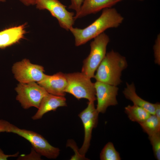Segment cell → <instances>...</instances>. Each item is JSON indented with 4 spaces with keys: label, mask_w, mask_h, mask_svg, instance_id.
I'll return each mask as SVG.
<instances>
[{
    "label": "cell",
    "mask_w": 160,
    "mask_h": 160,
    "mask_svg": "<svg viewBox=\"0 0 160 160\" xmlns=\"http://www.w3.org/2000/svg\"><path fill=\"white\" fill-rule=\"evenodd\" d=\"M67 82L65 92L68 93L78 100L85 98L89 101L96 100L94 83L90 78L82 73L65 74Z\"/></svg>",
    "instance_id": "5b68a950"
},
{
    "label": "cell",
    "mask_w": 160,
    "mask_h": 160,
    "mask_svg": "<svg viewBox=\"0 0 160 160\" xmlns=\"http://www.w3.org/2000/svg\"><path fill=\"white\" fill-rule=\"evenodd\" d=\"M152 145L154 156L158 160H160V132L148 136Z\"/></svg>",
    "instance_id": "d6986e66"
},
{
    "label": "cell",
    "mask_w": 160,
    "mask_h": 160,
    "mask_svg": "<svg viewBox=\"0 0 160 160\" xmlns=\"http://www.w3.org/2000/svg\"><path fill=\"white\" fill-rule=\"evenodd\" d=\"M124 109L125 112L129 119L139 124L145 121L151 115L143 108L134 104L127 105Z\"/></svg>",
    "instance_id": "2e32d148"
},
{
    "label": "cell",
    "mask_w": 160,
    "mask_h": 160,
    "mask_svg": "<svg viewBox=\"0 0 160 160\" xmlns=\"http://www.w3.org/2000/svg\"><path fill=\"white\" fill-rule=\"evenodd\" d=\"M138 0L139 1H143L144 0Z\"/></svg>",
    "instance_id": "83f0119b"
},
{
    "label": "cell",
    "mask_w": 160,
    "mask_h": 160,
    "mask_svg": "<svg viewBox=\"0 0 160 160\" xmlns=\"http://www.w3.org/2000/svg\"><path fill=\"white\" fill-rule=\"evenodd\" d=\"M25 25L10 28L0 31V48L15 44L23 38L25 33Z\"/></svg>",
    "instance_id": "5bb4252c"
},
{
    "label": "cell",
    "mask_w": 160,
    "mask_h": 160,
    "mask_svg": "<svg viewBox=\"0 0 160 160\" xmlns=\"http://www.w3.org/2000/svg\"><path fill=\"white\" fill-rule=\"evenodd\" d=\"M15 90L17 93L16 100L25 109L33 107L38 109L42 100L48 93L35 82L20 83Z\"/></svg>",
    "instance_id": "8992f818"
},
{
    "label": "cell",
    "mask_w": 160,
    "mask_h": 160,
    "mask_svg": "<svg viewBox=\"0 0 160 160\" xmlns=\"http://www.w3.org/2000/svg\"><path fill=\"white\" fill-rule=\"evenodd\" d=\"M2 132L12 133L24 138L31 143L36 152L48 159H55L60 154V149L52 145L41 135L20 129L7 121L0 119V133Z\"/></svg>",
    "instance_id": "3957f363"
},
{
    "label": "cell",
    "mask_w": 160,
    "mask_h": 160,
    "mask_svg": "<svg viewBox=\"0 0 160 160\" xmlns=\"http://www.w3.org/2000/svg\"><path fill=\"white\" fill-rule=\"evenodd\" d=\"M5 1V0H0V2H4Z\"/></svg>",
    "instance_id": "4316f807"
},
{
    "label": "cell",
    "mask_w": 160,
    "mask_h": 160,
    "mask_svg": "<svg viewBox=\"0 0 160 160\" xmlns=\"http://www.w3.org/2000/svg\"><path fill=\"white\" fill-rule=\"evenodd\" d=\"M37 83L49 94L63 97L65 95L67 82L65 74L62 72L51 76L46 75Z\"/></svg>",
    "instance_id": "8fae6325"
},
{
    "label": "cell",
    "mask_w": 160,
    "mask_h": 160,
    "mask_svg": "<svg viewBox=\"0 0 160 160\" xmlns=\"http://www.w3.org/2000/svg\"><path fill=\"white\" fill-rule=\"evenodd\" d=\"M41 155L36 152L33 148L30 154L25 155H22L18 158V160H41Z\"/></svg>",
    "instance_id": "7402d4cb"
},
{
    "label": "cell",
    "mask_w": 160,
    "mask_h": 160,
    "mask_svg": "<svg viewBox=\"0 0 160 160\" xmlns=\"http://www.w3.org/2000/svg\"><path fill=\"white\" fill-rule=\"evenodd\" d=\"M12 70L15 79L21 83L38 82L47 75L44 73V70L42 66L33 64L26 59L14 64Z\"/></svg>",
    "instance_id": "ba28073f"
},
{
    "label": "cell",
    "mask_w": 160,
    "mask_h": 160,
    "mask_svg": "<svg viewBox=\"0 0 160 160\" xmlns=\"http://www.w3.org/2000/svg\"><path fill=\"white\" fill-rule=\"evenodd\" d=\"M127 87L123 92L125 97L132 102L134 105L141 107L151 114H155V105L145 100L138 96L136 92L135 88L133 83L129 84L126 83Z\"/></svg>",
    "instance_id": "9a60e30c"
},
{
    "label": "cell",
    "mask_w": 160,
    "mask_h": 160,
    "mask_svg": "<svg viewBox=\"0 0 160 160\" xmlns=\"http://www.w3.org/2000/svg\"><path fill=\"white\" fill-rule=\"evenodd\" d=\"M160 35L159 34L156 40L155 44L153 46L154 55L156 63L160 64Z\"/></svg>",
    "instance_id": "44dd1931"
},
{
    "label": "cell",
    "mask_w": 160,
    "mask_h": 160,
    "mask_svg": "<svg viewBox=\"0 0 160 160\" xmlns=\"http://www.w3.org/2000/svg\"><path fill=\"white\" fill-rule=\"evenodd\" d=\"M94 102L89 101L87 108L78 116L83 123L84 129V139L79 152L85 156L90 145L92 131L97 126L99 113L95 108Z\"/></svg>",
    "instance_id": "9c48e42d"
},
{
    "label": "cell",
    "mask_w": 160,
    "mask_h": 160,
    "mask_svg": "<svg viewBox=\"0 0 160 160\" xmlns=\"http://www.w3.org/2000/svg\"><path fill=\"white\" fill-rule=\"evenodd\" d=\"M139 124L148 136L160 132V121L155 115L151 114L145 121Z\"/></svg>",
    "instance_id": "e0dca14e"
},
{
    "label": "cell",
    "mask_w": 160,
    "mask_h": 160,
    "mask_svg": "<svg viewBox=\"0 0 160 160\" xmlns=\"http://www.w3.org/2000/svg\"><path fill=\"white\" fill-rule=\"evenodd\" d=\"M101 160H120L119 153L116 150L113 143H108L104 146L100 154Z\"/></svg>",
    "instance_id": "ac0fdd59"
},
{
    "label": "cell",
    "mask_w": 160,
    "mask_h": 160,
    "mask_svg": "<svg viewBox=\"0 0 160 160\" xmlns=\"http://www.w3.org/2000/svg\"><path fill=\"white\" fill-rule=\"evenodd\" d=\"M67 145L71 147L74 150L75 154L71 156L70 160H88L85 157V156L81 155L79 152V149L76 145L75 142L73 140H68Z\"/></svg>",
    "instance_id": "ffe728a7"
},
{
    "label": "cell",
    "mask_w": 160,
    "mask_h": 160,
    "mask_svg": "<svg viewBox=\"0 0 160 160\" xmlns=\"http://www.w3.org/2000/svg\"><path fill=\"white\" fill-rule=\"evenodd\" d=\"M24 5L28 6L35 4L36 0H20Z\"/></svg>",
    "instance_id": "484cf974"
},
{
    "label": "cell",
    "mask_w": 160,
    "mask_h": 160,
    "mask_svg": "<svg viewBox=\"0 0 160 160\" xmlns=\"http://www.w3.org/2000/svg\"><path fill=\"white\" fill-rule=\"evenodd\" d=\"M35 5L39 9L48 10L63 28L69 31L73 27L75 20L74 12L68 11L58 0H36Z\"/></svg>",
    "instance_id": "52a82bcc"
},
{
    "label": "cell",
    "mask_w": 160,
    "mask_h": 160,
    "mask_svg": "<svg viewBox=\"0 0 160 160\" xmlns=\"http://www.w3.org/2000/svg\"><path fill=\"white\" fill-rule=\"evenodd\" d=\"M90 43V51L83 61L81 73L91 79L106 54L107 46L110 41L109 36L103 33L94 39Z\"/></svg>",
    "instance_id": "277c9868"
},
{
    "label": "cell",
    "mask_w": 160,
    "mask_h": 160,
    "mask_svg": "<svg viewBox=\"0 0 160 160\" xmlns=\"http://www.w3.org/2000/svg\"><path fill=\"white\" fill-rule=\"evenodd\" d=\"M123 0H84L79 12L76 14V19L95 13L104 9L111 8Z\"/></svg>",
    "instance_id": "4fadbf2b"
},
{
    "label": "cell",
    "mask_w": 160,
    "mask_h": 160,
    "mask_svg": "<svg viewBox=\"0 0 160 160\" xmlns=\"http://www.w3.org/2000/svg\"><path fill=\"white\" fill-rule=\"evenodd\" d=\"M98 113H105L108 107L118 104L116 96L118 88L117 86L96 81L94 83Z\"/></svg>",
    "instance_id": "30bf717a"
},
{
    "label": "cell",
    "mask_w": 160,
    "mask_h": 160,
    "mask_svg": "<svg viewBox=\"0 0 160 160\" xmlns=\"http://www.w3.org/2000/svg\"><path fill=\"white\" fill-rule=\"evenodd\" d=\"M19 152H17L13 154L7 155L5 154L2 150L0 148V160H7L8 158L16 157L18 156Z\"/></svg>",
    "instance_id": "cb8c5ba5"
},
{
    "label": "cell",
    "mask_w": 160,
    "mask_h": 160,
    "mask_svg": "<svg viewBox=\"0 0 160 160\" xmlns=\"http://www.w3.org/2000/svg\"><path fill=\"white\" fill-rule=\"evenodd\" d=\"M155 115L159 120L160 121V104L159 103H155Z\"/></svg>",
    "instance_id": "d4e9b609"
},
{
    "label": "cell",
    "mask_w": 160,
    "mask_h": 160,
    "mask_svg": "<svg viewBox=\"0 0 160 160\" xmlns=\"http://www.w3.org/2000/svg\"><path fill=\"white\" fill-rule=\"evenodd\" d=\"M84 0H71V4L69 8L73 9L76 12V14L79 12Z\"/></svg>",
    "instance_id": "603a6c76"
},
{
    "label": "cell",
    "mask_w": 160,
    "mask_h": 160,
    "mask_svg": "<svg viewBox=\"0 0 160 160\" xmlns=\"http://www.w3.org/2000/svg\"><path fill=\"white\" fill-rule=\"evenodd\" d=\"M124 20L123 16L115 8L103 9L100 17L83 29L72 28L70 31L74 37L75 45L79 46L95 38L107 29L116 28Z\"/></svg>",
    "instance_id": "6da1fadb"
},
{
    "label": "cell",
    "mask_w": 160,
    "mask_h": 160,
    "mask_svg": "<svg viewBox=\"0 0 160 160\" xmlns=\"http://www.w3.org/2000/svg\"><path fill=\"white\" fill-rule=\"evenodd\" d=\"M128 66L126 58L112 50L107 53L96 70V81L117 86L121 82L123 71Z\"/></svg>",
    "instance_id": "7a4b0ae2"
},
{
    "label": "cell",
    "mask_w": 160,
    "mask_h": 160,
    "mask_svg": "<svg viewBox=\"0 0 160 160\" xmlns=\"http://www.w3.org/2000/svg\"><path fill=\"white\" fill-rule=\"evenodd\" d=\"M67 105L66 99L64 97L48 93L42 100L37 111L32 117V119H41L46 113L52 111H55L59 107Z\"/></svg>",
    "instance_id": "7c38bea8"
}]
</instances>
